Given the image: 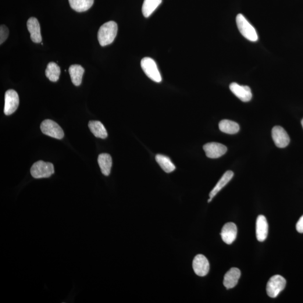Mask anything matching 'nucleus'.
Listing matches in <instances>:
<instances>
[{"mask_svg":"<svg viewBox=\"0 0 303 303\" xmlns=\"http://www.w3.org/2000/svg\"><path fill=\"white\" fill-rule=\"evenodd\" d=\"M117 25L115 21H110L99 28L98 32V40L102 47L112 44L116 37Z\"/></svg>","mask_w":303,"mask_h":303,"instance_id":"obj_1","label":"nucleus"},{"mask_svg":"<svg viewBox=\"0 0 303 303\" xmlns=\"http://www.w3.org/2000/svg\"><path fill=\"white\" fill-rule=\"evenodd\" d=\"M236 22L240 33L249 41L256 42L258 40L257 33L252 25L249 22L243 15L239 14L237 16Z\"/></svg>","mask_w":303,"mask_h":303,"instance_id":"obj_2","label":"nucleus"},{"mask_svg":"<svg viewBox=\"0 0 303 303\" xmlns=\"http://www.w3.org/2000/svg\"><path fill=\"white\" fill-rule=\"evenodd\" d=\"M54 172V167L52 163L43 161L34 163L31 169L32 176L35 179L50 177Z\"/></svg>","mask_w":303,"mask_h":303,"instance_id":"obj_3","label":"nucleus"},{"mask_svg":"<svg viewBox=\"0 0 303 303\" xmlns=\"http://www.w3.org/2000/svg\"><path fill=\"white\" fill-rule=\"evenodd\" d=\"M141 64L143 70L149 79L156 83L162 81L161 74L154 60L147 57L142 60Z\"/></svg>","mask_w":303,"mask_h":303,"instance_id":"obj_4","label":"nucleus"},{"mask_svg":"<svg viewBox=\"0 0 303 303\" xmlns=\"http://www.w3.org/2000/svg\"><path fill=\"white\" fill-rule=\"evenodd\" d=\"M287 281L283 276L274 275L272 276L267 285L266 291L270 297L275 298L286 287Z\"/></svg>","mask_w":303,"mask_h":303,"instance_id":"obj_5","label":"nucleus"},{"mask_svg":"<svg viewBox=\"0 0 303 303\" xmlns=\"http://www.w3.org/2000/svg\"><path fill=\"white\" fill-rule=\"evenodd\" d=\"M41 130L44 134L57 140H62L64 137L62 128L51 120L47 119L43 121L41 125Z\"/></svg>","mask_w":303,"mask_h":303,"instance_id":"obj_6","label":"nucleus"},{"mask_svg":"<svg viewBox=\"0 0 303 303\" xmlns=\"http://www.w3.org/2000/svg\"><path fill=\"white\" fill-rule=\"evenodd\" d=\"M19 105V98L17 92L13 90L7 91L5 95L4 113L6 115H12L16 112Z\"/></svg>","mask_w":303,"mask_h":303,"instance_id":"obj_7","label":"nucleus"},{"mask_svg":"<svg viewBox=\"0 0 303 303\" xmlns=\"http://www.w3.org/2000/svg\"><path fill=\"white\" fill-rule=\"evenodd\" d=\"M206 155L210 159H217L226 153L227 148L225 145L219 143L211 142L203 146Z\"/></svg>","mask_w":303,"mask_h":303,"instance_id":"obj_8","label":"nucleus"},{"mask_svg":"<svg viewBox=\"0 0 303 303\" xmlns=\"http://www.w3.org/2000/svg\"><path fill=\"white\" fill-rule=\"evenodd\" d=\"M272 137L274 144L277 147L283 148L287 147L290 143V137L283 128L276 126L272 130Z\"/></svg>","mask_w":303,"mask_h":303,"instance_id":"obj_9","label":"nucleus"},{"mask_svg":"<svg viewBox=\"0 0 303 303\" xmlns=\"http://www.w3.org/2000/svg\"><path fill=\"white\" fill-rule=\"evenodd\" d=\"M192 268L197 275L205 276L209 271V263L205 255H198L195 256L192 262Z\"/></svg>","mask_w":303,"mask_h":303,"instance_id":"obj_10","label":"nucleus"},{"mask_svg":"<svg viewBox=\"0 0 303 303\" xmlns=\"http://www.w3.org/2000/svg\"><path fill=\"white\" fill-rule=\"evenodd\" d=\"M230 90L242 102H249L252 99L251 88L247 85H240L237 83H232L230 85Z\"/></svg>","mask_w":303,"mask_h":303,"instance_id":"obj_11","label":"nucleus"},{"mask_svg":"<svg viewBox=\"0 0 303 303\" xmlns=\"http://www.w3.org/2000/svg\"><path fill=\"white\" fill-rule=\"evenodd\" d=\"M238 229L236 224L233 223H227L223 226L221 236L227 244H231L236 239Z\"/></svg>","mask_w":303,"mask_h":303,"instance_id":"obj_12","label":"nucleus"},{"mask_svg":"<svg viewBox=\"0 0 303 303\" xmlns=\"http://www.w3.org/2000/svg\"><path fill=\"white\" fill-rule=\"evenodd\" d=\"M269 233V224L266 217L259 215L256 222V237L260 242L266 239Z\"/></svg>","mask_w":303,"mask_h":303,"instance_id":"obj_13","label":"nucleus"},{"mask_svg":"<svg viewBox=\"0 0 303 303\" xmlns=\"http://www.w3.org/2000/svg\"><path fill=\"white\" fill-rule=\"evenodd\" d=\"M27 28L31 33V38L32 41L36 44L42 42L41 28L38 20L35 17H32L27 21Z\"/></svg>","mask_w":303,"mask_h":303,"instance_id":"obj_14","label":"nucleus"},{"mask_svg":"<svg viewBox=\"0 0 303 303\" xmlns=\"http://www.w3.org/2000/svg\"><path fill=\"white\" fill-rule=\"evenodd\" d=\"M241 276L240 271L237 268L231 269L224 276L223 285L227 289L234 288L238 283Z\"/></svg>","mask_w":303,"mask_h":303,"instance_id":"obj_15","label":"nucleus"},{"mask_svg":"<svg viewBox=\"0 0 303 303\" xmlns=\"http://www.w3.org/2000/svg\"><path fill=\"white\" fill-rule=\"evenodd\" d=\"M234 173L231 172V171H227V172L223 175V176L221 178L218 183H217L216 186L214 187L212 191L210 192L209 199L208 201V203L211 202L212 199L215 197L217 194L229 183V181L232 179Z\"/></svg>","mask_w":303,"mask_h":303,"instance_id":"obj_16","label":"nucleus"},{"mask_svg":"<svg viewBox=\"0 0 303 303\" xmlns=\"http://www.w3.org/2000/svg\"><path fill=\"white\" fill-rule=\"evenodd\" d=\"M98 163L102 173L105 176H109L112 164V156L108 153H102L98 156Z\"/></svg>","mask_w":303,"mask_h":303,"instance_id":"obj_17","label":"nucleus"},{"mask_svg":"<svg viewBox=\"0 0 303 303\" xmlns=\"http://www.w3.org/2000/svg\"><path fill=\"white\" fill-rule=\"evenodd\" d=\"M89 128H90L93 134L96 137L105 139L108 137V132L103 124L99 121H90L88 124Z\"/></svg>","mask_w":303,"mask_h":303,"instance_id":"obj_18","label":"nucleus"},{"mask_svg":"<svg viewBox=\"0 0 303 303\" xmlns=\"http://www.w3.org/2000/svg\"><path fill=\"white\" fill-rule=\"evenodd\" d=\"M69 72L73 84L80 86L84 73L83 67L80 65H72L69 67Z\"/></svg>","mask_w":303,"mask_h":303,"instance_id":"obj_19","label":"nucleus"},{"mask_svg":"<svg viewBox=\"0 0 303 303\" xmlns=\"http://www.w3.org/2000/svg\"><path fill=\"white\" fill-rule=\"evenodd\" d=\"M219 129L223 133L229 134H235L240 130L239 126L234 121L229 120H223L219 123Z\"/></svg>","mask_w":303,"mask_h":303,"instance_id":"obj_20","label":"nucleus"},{"mask_svg":"<svg viewBox=\"0 0 303 303\" xmlns=\"http://www.w3.org/2000/svg\"><path fill=\"white\" fill-rule=\"evenodd\" d=\"M71 8L77 12H86L94 5V0H69Z\"/></svg>","mask_w":303,"mask_h":303,"instance_id":"obj_21","label":"nucleus"},{"mask_svg":"<svg viewBox=\"0 0 303 303\" xmlns=\"http://www.w3.org/2000/svg\"><path fill=\"white\" fill-rule=\"evenodd\" d=\"M156 160L164 172L166 173H172L176 169L174 164L168 157L162 155H157Z\"/></svg>","mask_w":303,"mask_h":303,"instance_id":"obj_22","label":"nucleus"},{"mask_svg":"<svg viewBox=\"0 0 303 303\" xmlns=\"http://www.w3.org/2000/svg\"><path fill=\"white\" fill-rule=\"evenodd\" d=\"M162 0H144L142 6V13L145 17L150 16L161 4Z\"/></svg>","mask_w":303,"mask_h":303,"instance_id":"obj_23","label":"nucleus"},{"mask_svg":"<svg viewBox=\"0 0 303 303\" xmlns=\"http://www.w3.org/2000/svg\"><path fill=\"white\" fill-rule=\"evenodd\" d=\"M46 76L52 82H56L59 79L61 73L60 67L55 63H49L46 71Z\"/></svg>","mask_w":303,"mask_h":303,"instance_id":"obj_24","label":"nucleus"},{"mask_svg":"<svg viewBox=\"0 0 303 303\" xmlns=\"http://www.w3.org/2000/svg\"><path fill=\"white\" fill-rule=\"evenodd\" d=\"M9 30L5 25H1L0 27V44L2 45L8 38Z\"/></svg>","mask_w":303,"mask_h":303,"instance_id":"obj_25","label":"nucleus"},{"mask_svg":"<svg viewBox=\"0 0 303 303\" xmlns=\"http://www.w3.org/2000/svg\"><path fill=\"white\" fill-rule=\"evenodd\" d=\"M296 229L299 233H303V215L299 220L297 225H296Z\"/></svg>","mask_w":303,"mask_h":303,"instance_id":"obj_26","label":"nucleus"},{"mask_svg":"<svg viewBox=\"0 0 303 303\" xmlns=\"http://www.w3.org/2000/svg\"><path fill=\"white\" fill-rule=\"evenodd\" d=\"M301 123H302V127H303V119H302V122H301Z\"/></svg>","mask_w":303,"mask_h":303,"instance_id":"obj_27","label":"nucleus"}]
</instances>
